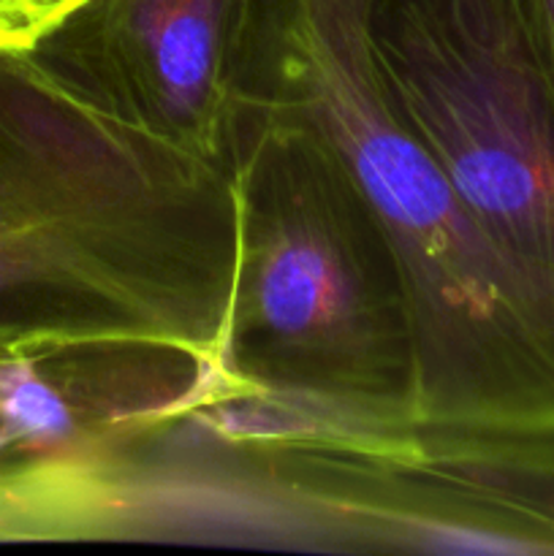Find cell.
<instances>
[{
	"instance_id": "cell-3",
	"label": "cell",
	"mask_w": 554,
	"mask_h": 556,
	"mask_svg": "<svg viewBox=\"0 0 554 556\" xmlns=\"http://www.w3.org/2000/svg\"><path fill=\"white\" fill-rule=\"evenodd\" d=\"M231 182L237 264L212 405L253 402L282 432L416 427L400 261L340 161L313 130L244 106Z\"/></svg>"
},
{
	"instance_id": "cell-5",
	"label": "cell",
	"mask_w": 554,
	"mask_h": 556,
	"mask_svg": "<svg viewBox=\"0 0 554 556\" xmlns=\"http://www.w3.org/2000/svg\"><path fill=\"white\" fill-rule=\"evenodd\" d=\"M255 0H79L30 49L125 123L228 168Z\"/></svg>"
},
{
	"instance_id": "cell-6",
	"label": "cell",
	"mask_w": 554,
	"mask_h": 556,
	"mask_svg": "<svg viewBox=\"0 0 554 556\" xmlns=\"http://www.w3.org/2000/svg\"><path fill=\"white\" fill-rule=\"evenodd\" d=\"M79 0H0V47L33 49Z\"/></svg>"
},
{
	"instance_id": "cell-8",
	"label": "cell",
	"mask_w": 554,
	"mask_h": 556,
	"mask_svg": "<svg viewBox=\"0 0 554 556\" xmlns=\"http://www.w3.org/2000/svg\"><path fill=\"white\" fill-rule=\"evenodd\" d=\"M11 451H20V443H16L14 434L9 432V429L0 424V456L3 454H11Z\"/></svg>"
},
{
	"instance_id": "cell-4",
	"label": "cell",
	"mask_w": 554,
	"mask_h": 556,
	"mask_svg": "<svg viewBox=\"0 0 554 556\" xmlns=\"http://www.w3.org/2000/svg\"><path fill=\"white\" fill-rule=\"evenodd\" d=\"M396 112L489 248L554 315V87L519 0H373Z\"/></svg>"
},
{
	"instance_id": "cell-2",
	"label": "cell",
	"mask_w": 554,
	"mask_h": 556,
	"mask_svg": "<svg viewBox=\"0 0 554 556\" xmlns=\"http://www.w3.org/2000/svg\"><path fill=\"white\" fill-rule=\"evenodd\" d=\"M373 0H255L244 106L313 130L394 248L416 427L554 438V315L500 261L380 79Z\"/></svg>"
},
{
	"instance_id": "cell-7",
	"label": "cell",
	"mask_w": 554,
	"mask_h": 556,
	"mask_svg": "<svg viewBox=\"0 0 554 556\" xmlns=\"http://www.w3.org/2000/svg\"><path fill=\"white\" fill-rule=\"evenodd\" d=\"M543 71L554 87V0H519Z\"/></svg>"
},
{
	"instance_id": "cell-1",
	"label": "cell",
	"mask_w": 554,
	"mask_h": 556,
	"mask_svg": "<svg viewBox=\"0 0 554 556\" xmlns=\"http://www.w3.org/2000/svg\"><path fill=\"white\" fill-rule=\"evenodd\" d=\"M234 264L228 168L0 47V348H155L217 375Z\"/></svg>"
}]
</instances>
